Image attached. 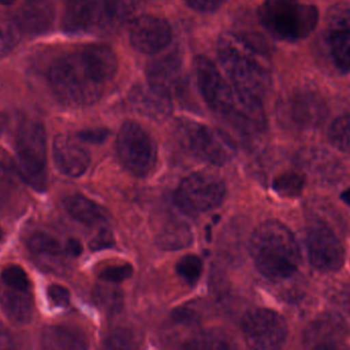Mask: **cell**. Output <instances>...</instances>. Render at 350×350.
<instances>
[{
    "label": "cell",
    "instance_id": "1",
    "mask_svg": "<svg viewBox=\"0 0 350 350\" xmlns=\"http://www.w3.org/2000/svg\"><path fill=\"white\" fill-rule=\"evenodd\" d=\"M117 71L118 60L113 49L106 45H92L57 58L47 78L61 104L81 108L100 100Z\"/></svg>",
    "mask_w": 350,
    "mask_h": 350
},
{
    "label": "cell",
    "instance_id": "2",
    "mask_svg": "<svg viewBox=\"0 0 350 350\" xmlns=\"http://www.w3.org/2000/svg\"><path fill=\"white\" fill-rule=\"evenodd\" d=\"M217 55L237 92L262 99L271 84L265 51L241 35L226 33L218 39Z\"/></svg>",
    "mask_w": 350,
    "mask_h": 350
},
{
    "label": "cell",
    "instance_id": "3",
    "mask_svg": "<svg viewBox=\"0 0 350 350\" xmlns=\"http://www.w3.org/2000/svg\"><path fill=\"white\" fill-rule=\"evenodd\" d=\"M249 250L259 273L275 282L293 277L301 260L293 234L275 220L263 222L253 232Z\"/></svg>",
    "mask_w": 350,
    "mask_h": 350
},
{
    "label": "cell",
    "instance_id": "4",
    "mask_svg": "<svg viewBox=\"0 0 350 350\" xmlns=\"http://www.w3.org/2000/svg\"><path fill=\"white\" fill-rule=\"evenodd\" d=\"M137 0H67L64 30L70 34H104L120 28L135 14Z\"/></svg>",
    "mask_w": 350,
    "mask_h": 350
},
{
    "label": "cell",
    "instance_id": "5",
    "mask_svg": "<svg viewBox=\"0 0 350 350\" xmlns=\"http://www.w3.org/2000/svg\"><path fill=\"white\" fill-rule=\"evenodd\" d=\"M258 16L271 36L291 42L306 38L319 22L318 8L298 0H265Z\"/></svg>",
    "mask_w": 350,
    "mask_h": 350
},
{
    "label": "cell",
    "instance_id": "6",
    "mask_svg": "<svg viewBox=\"0 0 350 350\" xmlns=\"http://www.w3.org/2000/svg\"><path fill=\"white\" fill-rule=\"evenodd\" d=\"M175 135L180 145L193 158L214 166H224L236 154L230 136L196 121H180Z\"/></svg>",
    "mask_w": 350,
    "mask_h": 350
},
{
    "label": "cell",
    "instance_id": "7",
    "mask_svg": "<svg viewBox=\"0 0 350 350\" xmlns=\"http://www.w3.org/2000/svg\"><path fill=\"white\" fill-rule=\"evenodd\" d=\"M117 153L123 166L137 177L151 174L157 164V145L139 123L126 121L117 136Z\"/></svg>",
    "mask_w": 350,
    "mask_h": 350
},
{
    "label": "cell",
    "instance_id": "8",
    "mask_svg": "<svg viewBox=\"0 0 350 350\" xmlns=\"http://www.w3.org/2000/svg\"><path fill=\"white\" fill-rule=\"evenodd\" d=\"M16 158L23 175L31 181L44 179L47 160V136L44 125L36 119L21 121L14 137Z\"/></svg>",
    "mask_w": 350,
    "mask_h": 350
},
{
    "label": "cell",
    "instance_id": "9",
    "mask_svg": "<svg viewBox=\"0 0 350 350\" xmlns=\"http://www.w3.org/2000/svg\"><path fill=\"white\" fill-rule=\"evenodd\" d=\"M196 79L202 98L211 110L226 119L238 108L241 97L228 84L211 60L199 55L193 61Z\"/></svg>",
    "mask_w": 350,
    "mask_h": 350
},
{
    "label": "cell",
    "instance_id": "10",
    "mask_svg": "<svg viewBox=\"0 0 350 350\" xmlns=\"http://www.w3.org/2000/svg\"><path fill=\"white\" fill-rule=\"evenodd\" d=\"M226 186L218 177L207 173H196L181 181L175 191L177 207L185 213L201 214L221 205Z\"/></svg>",
    "mask_w": 350,
    "mask_h": 350
},
{
    "label": "cell",
    "instance_id": "11",
    "mask_svg": "<svg viewBox=\"0 0 350 350\" xmlns=\"http://www.w3.org/2000/svg\"><path fill=\"white\" fill-rule=\"evenodd\" d=\"M242 330L247 345L254 349H281L289 334L284 316L267 308L249 310L243 318Z\"/></svg>",
    "mask_w": 350,
    "mask_h": 350
},
{
    "label": "cell",
    "instance_id": "12",
    "mask_svg": "<svg viewBox=\"0 0 350 350\" xmlns=\"http://www.w3.org/2000/svg\"><path fill=\"white\" fill-rule=\"evenodd\" d=\"M324 40L335 67L350 71V2L335 4L327 12Z\"/></svg>",
    "mask_w": 350,
    "mask_h": 350
},
{
    "label": "cell",
    "instance_id": "13",
    "mask_svg": "<svg viewBox=\"0 0 350 350\" xmlns=\"http://www.w3.org/2000/svg\"><path fill=\"white\" fill-rule=\"evenodd\" d=\"M306 247L310 262L321 273H336L345 265V248L328 226L319 224L310 227L306 232Z\"/></svg>",
    "mask_w": 350,
    "mask_h": 350
},
{
    "label": "cell",
    "instance_id": "14",
    "mask_svg": "<svg viewBox=\"0 0 350 350\" xmlns=\"http://www.w3.org/2000/svg\"><path fill=\"white\" fill-rule=\"evenodd\" d=\"M172 28L159 16L144 14L133 21L129 29V40L135 51L145 55H156L172 42Z\"/></svg>",
    "mask_w": 350,
    "mask_h": 350
},
{
    "label": "cell",
    "instance_id": "15",
    "mask_svg": "<svg viewBox=\"0 0 350 350\" xmlns=\"http://www.w3.org/2000/svg\"><path fill=\"white\" fill-rule=\"evenodd\" d=\"M349 329L345 318L334 312H325L308 325L304 345L310 349H339L345 347Z\"/></svg>",
    "mask_w": 350,
    "mask_h": 350
},
{
    "label": "cell",
    "instance_id": "16",
    "mask_svg": "<svg viewBox=\"0 0 350 350\" xmlns=\"http://www.w3.org/2000/svg\"><path fill=\"white\" fill-rule=\"evenodd\" d=\"M148 84L162 96L174 99L185 90V69L176 53H170L150 62L147 67Z\"/></svg>",
    "mask_w": 350,
    "mask_h": 350
},
{
    "label": "cell",
    "instance_id": "17",
    "mask_svg": "<svg viewBox=\"0 0 350 350\" xmlns=\"http://www.w3.org/2000/svg\"><path fill=\"white\" fill-rule=\"evenodd\" d=\"M328 115L326 103L310 90L296 92L286 104V117L299 129H314L324 123Z\"/></svg>",
    "mask_w": 350,
    "mask_h": 350
},
{
    "label": "cell",
    "instance_id": "18",
    "mask_svg": "<svg viewBox=\"0 0 350 350\" xmlns=\"http://www.w3.org/2000/svg\"><path fill=\"white\" fill-rule=\"evenodd\" d=\"M53 158L57 170L71 178L82 176L90 164V153L81 140L67 134L57 135L53 140Z\"/></svg>",
    "mask_w": 350,
    "mask_h": 350
},
{
    "label": "cell",
    "instance_id": "19",
    "mask_svg": "<svg viewBox=\"0 0 350 350\" xmlns=\"http://www.w3.org/2000/svg\"><path fill=\"white\" fill-rule=\"evenodd\" d=\"M172 99L162 96L148 86L137 84L129 92V102L139 114L155 121H166L172 115Z\"/></svg>",
    "mask_w": 350,
    "mask_h": 350
},
{
    "label": "cell",
    "instance_id": "20",
    "mask_svg": "<svg viewBox=\"0 0 350 350\" xmlns=\"http://www.w3.org/2000/svg\"><path fill=\"white\" fill-rule=\"evenodd\" d=\"M53 20L55 4L53 0H23L14 21L22 31L39 34L49 30Z\"/></svg>",
    "mask_w": 350,
    "mask_h": 350
},
{
    "label": "cell",
    "instance_id": "21",
    "mask_svg": "<svg viewBox=\"0 0 350 350\" xmlns=\"http://www.w3.org/2000/svg\"><path fill=\"white\" fill-rule=\"evenodd\" d=\"M0 306L14 324L24 326L32 321L34 299L31 289H16L0 284Z\"/></svg>",
    "mask_w": 350,
    "mask_h": 350
},
{
    "label": "cell",
    "instance_id": "22",
    "mask_svg": "<svg viewBox=\"0 0 350 350\" xmlns=\"http://www.w3.org/2000/svg\"><path fill=\"white\" fill-rule=\"evenodd\" d=\"M66 210L73 219L85 225H96L106 222L104 210L83 195H74L64 201Z\"/></svg>",
    "mask_w": 350,
    "mask_h": 350
},
{
    "label": "cell",
    "instance_id": "23",
    "mask_svg": "<svg viewBox=\"0 0 350 350\" xmlns=\"http://www.w3.org/2000/svg\"><path fill=\"white\" fill-rule=\"evenodd\" d=\"M42 347L49 350L84 349L86 341L79 333L61 326H49L41 335Z\"/></svg>",
    "mask_w": 350,
    "mask_h": 350
},
{
    "label": "cell",
    "instance_id": "24",
    "mask_svg": "<svg viewBox=\"0 0 350 350\" xmlns=\"http://www.w3.org/2000/svg\"><path fill=\"white\" fill-rule=\"evenodd\" d=\"M193 240L191 228L180 222H172L163 228L158 236V247L162 250L174 251L187 248Z\"/></svg>",
    "mask_w": 350,
    "mask_h": 350
},
{
    "label": "cell",
    "instance_id": "25",
    "mask_svg": "<svg viewBox=\"0 0 350 350\" xmlns=\"http://www.w3.org/2000/svg\"><path fill=\"white\" fill-rule=\"evenodd\" d=\"M306 177L297 172H286L273 180V188L278 195L288 199L298 197L304 192Z\"/></svg>",
    "mask_w": 350,
    "mask_h": 350
},
{
    "label": "cell",
    "instance_id": "26",
    "mask_svg": "<svg viewBox=\"0 0 350 350\" xmlns=\"http://www.w3.org/2000/svg\"><path fill=\"white\" fill-rule=\"evenodd\" d=\"M28 248L33 254L41 257H57L63 252L61 242L46 232L33 234L28 240Z\"/></svg>",
    "mask_w": 350,
    "mask_h": 350
},
{
    "label": "cell",
    "instance_id": "27",
    "mask_svg": "<svg viewBox=\"0 0 350 350\" xmlns=\"http://www.w3.org/2000/svg\"><path fill=\"white\" fill-rule=\"evenodd\" d=\"M183 347L189 349H230L234 345L226 335L216 330L201 333Z\"/></svg>",
    "mask_w": 350,
    "mask_h": 350
},
{
    "label": "cell",
    "instance_id": "28",
    "mask_svg": "<svg viewBox=\"0 0 350 350\" xmlns=\"http://www.w3.org/2000/svg\"><path fill=\"white\" fill-rule=\"evenodd\" d=\"M22 32L16 21L0 18V59L10 55L16 49Z\"/></svg>",
    "mask_w": 350,
    "mask_h": 350
},
{
    "label": "cell",
    "instance_id": "29",
    "mask_svg": "<svg viewBox=\"0 0 350 350\" xmlns=\"http://www.w3.org/2000/svg\"><path fill=\"white\" fill-rule=\"evenodd\" d=\"M329 140L337 149L345 153L350 154V116L343 115L337 117L330 129H329Z\"/></svg>",
    "mask_w": 350,
    "mask_h": 350
},
{
    "label": "cell",
    "instance_id": "30",
    "mask_svg": "<svg viewBox=\"0 0 350 350\" xmlns=\"http://www.w3.org/2000/svg\"><path fill=\"white\" fill-rule=\"evenodd\" d=\"M106 285L98 286L94 292L96 302L103 310L109 312H118L123 305L122 292L113 283L103 282Z\"/></svg>",
    "mask_w": 350,
    "mask_h": 350
},
{
    "label": "cell",
    "instance_id": "31",
    "mask_svg": "<svg viewBox=\"0 0 350 350\" xmlns=\"http://www.w3.org/2000/svg\"><path fill=\"white\" fill-rule=\"evenodd\" d=\"M203 271V262L196 255H187L176 264L177 275L189 285H195Z\"/></svg>",
    "mask_w": 350,
    "mask_h": 350
},
{
    "label": "cell",
    "instance_id": "32",
    "mask_svg": "<svg viewBox=\"0 0 350 350\" xmlns=\"http://www.w3.org/2000/svg\"><path fill=\"white\" fill-rule=\"evenodd\" d=\"M0 284L16 289H31L30 279L26 271L18 265H10L2 271Z\"/></svg>",
    "mask_w": 350,
    "mask_h": 350
},
{
    "label": "cell",
    "instance_id": "33",
    "mask_svg": "<svg viewBox=\"0 0 350 350\" xmlns=\"http://www.w3.org/2000/svg\"><path fill=\"white\" fill-rule=\"evenodd\" d=\"M133 268L131 264L113 265L100 273V279L107 283L118 284L131 277Z\"/></svg>",
    "mask_w": 350,
    "mask_h": 350
},
{
    "label": "cell",
    "instance_id": "34",
    "mask_svg": "<svg viewBox=\"0 0 350 350\" xmlns=\"http://www.w3.org/2000/svg\"><path fill=\"white\" fill-rule=\"evenodd\" d=\"M47 294H49V299L55 305L59 306V308L69 306L71 295H70L69 290L64 286L53 284V285L49 286Z\"/></svg>",
    "mask_w": 350,
    "mask_h": 350
},
{
    "label": "cell",
    "instance_id": "35",
    "mask_svg": "<svg viewBox=\"0 0 350 350\" xmlns=\"http://www.w3.org/2000/svg\"><path fill=\"white\" fill-rule=\"evenodd\" d=\"M109 349H133L135 347V339L133 334L127 331H119L109 338L107 342Z\"/></svg>",
    "mask_w": 350,
    "mask_h": 350
},
{
    "label": "cell",
    "instance_id": "36",
    "mask_svg": "<svg viewBox=\"0 0 350 350\" xmlns=\"http://www.w3.org/2000/svg\"><path fill=\"white\" fill-rule=\"evenodd\" d=\"M189 8L199 12H212L217 10L224 0H185Z\"/></svg>",
    "mask_w": 350,
    "mask_h": 350
},
{
    "label": "cell",
    "instance_id": "37",
    "mask_svg": "<svg viewBox=\"0 0 350 350\" xmlns=\"http://www.w3.org/2000/svg\"><path fill=\"white\" fill-rule=\"evenodd\" d=\"M113 245H114V238L112 234L109 230L102 229L90 242V248L92 251H100L111 248Z\"/></svg>",
    "mask_w": 350,
    "mask_h": 350
},
{
    "label": "cell",
    "instance_id": "38",
    "mask_svg": "<svg viewBox=\"0 0 350 350\" xmlns=\"http://www.w3.org/2000/svg\"><path fill=\"white\" fill-rule=\"evenodd\" d=\"M107 131L105 129H90V131H84L78 134V138L81 142H88V143H100L106 139Z\"/></svg>",
    "mask_w": 350,
    "mask_h": 350
},
{
    "label": "cell",
    "instance_id": "39",
    "mask_svg": "<svg viewBox=\"0 0 350 350\" xmlns=\"http://www.w3.org/2000/svg\"><path fill=\"white\" fill-rule=\"evenodd\" d=\"M332 295L336 303L350 314V286H343L332 293Z\"/></svg>",
    "mask_w": 350,
    "mask_h": 350
},
{
    "label": "cell",
    "instance_id": "40",
    "mask_svg": "<svg viewBox=\"0 0 350 350\" xmlns=\"http://www.w3.org/2000/svg\"><path fill=\"white\" fill-rule=\"evenodd\" d=\"M14 349L12 335L5 326L0 322V349Z\"/></svg>",
    "mask_w": 350,
    "mask_h": 350
},
{
    "label": "cell",
    "instance_id": "41",
    "mask_svg": "<svg viewBox=\"0 0 350 350\" xmlns=\"http://www.w3.org/2000/svg\"><path fill=\"white\" fill-rule=\"evenodd\" d=\"M65 251L73 257H78L82 253V245L76 238H69L66 242Z\"/></svg>",
    "mask_w": 350,
    "mask_h": 350
},
{
    "label": "cell",
    "instance_id": "42",
    "mask_svg": "<svg viewBox=\"0 0 350 350\" xmlns=\"http://www.w3.org/2000/svg\"><path fill=\"white\" fill-rule=\"evenodd\" d=\"M340 197L341 199H342L343 203H347V205L350 207V188L343 191V192L341 193Z\"/></svg>",
    "mask_w": 350,
    "mask_h": 350
},
{
    "label": "cell",
    "instance_id": "43",
    "mask_svg": "<svg viewBox=\"0 0 350 350\" xmlns=\"http://www.w3.org/2000/svg\"><path fill=\"white\" fill-rule=\"evenodd\" d=\"M18 1V0H0V5L8 8V6L14 5Z\"/></svg>",
    "mask_w": 350,
    "mask_h": 350
},
{
    "label": "cell",
    "instance_id": "44",
    "mask_svg": "<svg viewBox=\"0 0 350 350\" xmlns=\"http://www.w3.org/2000/svg\"><path fill=\"white\" fill-rule=\"evenodd\" d=\"M3 238V230H2L1 226H0V240Z\"/></svg>",
    "mask_w": 350,
    "mask_h": 350
}]
</instances>
